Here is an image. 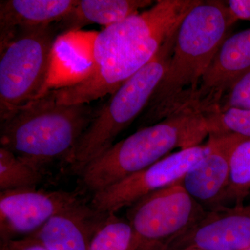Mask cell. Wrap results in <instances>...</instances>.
Returning a JSON list of instances; mask_svg holds the SVG:
<instances>
[{"mask_svg": "<svg viewBox=\"0 0 250 250\" xmlns=\"http://www.w3.org/2000/svg\"><path fill=\"white\" fill-rule=\"evenodd\" d=\"M236 21L223 1H200L188 13L176 31L167 70L140 119L139 128L182 114Z\"/></svg>", "mask_w": 250, "mask_h": 250, "instance_id": "cell-1", "label": "cell"}, {"mask_svg": "<svg viewBox=\"0 0 250 250\" xmlns=\"http://www.w3.org/2000/svg\"><path fill=\"white\" fill-rule=\"evenodd\" d=\"M96 111L90 104H59L49 90L1 122V147L45 173L54 161L66 164Z\"/></svg>", "mask_w": 250, "mask_h": 250, "instance_id": "cell-2", "label": "cell"}, {"mask_svg": "<svg viewBox=\"0 0 250 250\" xmlns=\"http://www.w3.org/2000/svg\"><path fill=\"white\" fill-rule=\"evenodd\" d=\"M209 136L207 118L187 113L141 128L90 161L80 177L94 194L147 168L174 149L200 146Z\"/></svg>", "mask_w": 250, "mask_h": 250, "instance_id": "cell-3", "label": "cell"}, {"mask_svg": "<svg viewBox=\"0 0 250 250\" xmlns=\"http://www.w3.org/2000/svg\"><path fill=\"white\" fill-rule=\"evenodd\" d=\"M175 33L147 65L128 79L98 110L66 164L80 175L85 166L114 144L118 135L145 111L167 70Z\"/></svg>", "mask_w": 250, "mask_h": 250, "instance_id": "cell-4", "label": "cell"}, {"mask_svg": "<svg viewBox=\"0 0 250 250\" xmlns=\"http://www.w3.org/2000/svg\"><path fill=\"white\" fill-rule=\"evenodd\" d=\"M57 24L21 28L0 49V121L49 91Z\"/></svg>", "mask_w": 250, "mask_h": 250, "instance_id": "cell-5", "label": "cell"}, {"mask_svg": "<svg viewBox=\"0 0 250 250\" xmlns=\"http://www.w3.org/2000/svg\"><path fill=\"white\" fill-rule=\"evenodd\" d=\"M207 212L179 182L130 206L126 219L137 236L138 250H166Z\"/></svg>", "mask_w": 250, "mask_h": 250, "instance_id": "cell-6", "label": "cell"}, {"mask_svg": "<svg viewBox=\"0 0 250 250\" xmlns=\"http://www.w3.org/2000/svg\"><path fill=\"white\" fill-rule=\"evenodd\" d=\"M200 0H159L149 9L95 33L90 41L88 69H93L113 56L161 33L178 28L188 13Z\"/></svg>", "mask_w": 250, "mask_h": 250, "instance_id": "cell-7", "label": "cell"}, {"mask_svg": "<svg viewBox=\"0 0 250 250\" xmlns=\"http://www.w3.org/2000/svg\"><path fill=\"white\" fill-rule=\"evenodd\" d=\"M208 143L181 149L147 168L93 194L90 205L103 213H116L141 198L180 182L208 154Z\"/></svg>", "mask_w": 250, "mask_h": 250, "instance_id": "cell-8", "label": "cell"}, {"mask_svg": "<svg viewBox=\"0 0 250 250\" xmlns=\"http://www.w3.org/2000/svg\"><path fill=\"white\" fill-rule=\"evenodd\" d=\"M83 201L76 192L33 188L0 191L1 242L31 236L52 216Z\"/></svg>", "mask_w": 250, "mask_h": 250, "instance_id": "cell-9", "label": "cell"}, {"mask_svg": "<svg viewBox=\"0 0 250 250\" xmlns=\"http://www.w3.org/2000/svg\"><path fill=\"white\" fill-rule=\"evenodd\" d=\"M250 70V29L228 36L190 97L184 112L205 116L216 113L229 90Z\"/></svg>", "mask_w": 250, "mask_h": 250, "instance_id": "cell-10", "label": "cell"}, {"mask_svg": "<svg viewBox=\"0 0 250 250\" xmlns=\"http://www.w3.org/2000/svg\"><path fill=\"white\" fill-rule=\"evenodd\" d=\"M250 246V204L207 212L166 250H243Z\"/></svg>", "mask_w": 250, "mask_h": 250, "instance_id": "cell-11", "label": "cell"}, {"mask_svg": "<svg viewBox=\"0 0 250 250\" xmlns=\"http://www.w3.org/2000/svg\"><path fill=\"white\" fill-rule=\"evenodd\" d=\"M243 138L233 134H210L208 154L180 181L184 188L207 211L226 205L229 179V159L233 147Z\"/></svg>", "mask_w": 250, "mask_h": 250, "instance_id": "cell-12", "label": "cell"}, {"mask_svg": "<svg viewBox=\"0 0 250 250\" xmlns=\"http://www.w3.org/2000/svg\"><path fill=\"white\" fill-rule=\"evenodd\" d=\"M108 214L82 201L54 215L28 237L49 250H88Z\"/></svg>", "mask_w": 250, "mask_h": 250, "instance_id": "cell-13", "label": "cell"}, {"mask_svg": "<svg viewBox=\"0 0 250 250\" xmlns=\"http://www.w3.org/2000/svg\"><path fill=\"white\" fill-rule=\"evenodd\" d=\"M78 0H4L0 1V49L21 28L60 22Z\"/></svg>", "mask_w": 250, "mask_h": 250, "instance_id": "cell-14", "label": "cell"}, {"mask_svg": "<svg viewBox=\"0 0 250 250\" xmlns=\"http://www.w3.org/2000/svg\"><path fill=\"white\" fill-rule=\"evenodd\" d=\"M153 4L150 0H78L66 17L57 23L59 32H76L89 24L105 28L139 14Z\"/></svg>", "mask_w": 250, "mask_h": 250, "instance_id": "cell-15", "label": "cell"}, {"mask_svg": "<svg viewBox=\"0 0 250 250\" xmlns=\"http://www.w3.org/2000/svg\"><path fill=\"white\" fill-rule=\"evenodd\" d=\"M139 241L127 219L116 213L107 217L95 233L88 250H138Z\"/></svg>", "mask_w": 250, "mask_h": 250, "instance_id": "cell-16", "label": "cell"}, {"mask_svg": "<svg viewBox=\"0 0 250 250\" xmlns=\"http://www.w3.org/2000/svg\"><path fill=\"white\" fill-rule=\"evenodd\" d=\"M43 177L42 171L0 147V191L36 188Z\"/></svg>", "mask_w": 250, "mask_h": 250, "instance_id": "cell-17", "label": "cell"}, {"mask_svg": "<svg viewBox=\"0 0 250 250\" xmlns=\"http://www.w3.org/2000/svg\"><path fill=\"white\" fill-rule=\"evenodd\" d=\"M250 192V139L243 138L229 159V179L225 202L242 205Z\"/></svg>", "mask_w": 250, "mask_h": 250, "instance_id": "cell-18", "label": "cell"}, {"mask_svg": "<svg viewBox=\"0 0 250 250\" xmlns=\"http://www.w3.org/2000/svg\"><path fill=\"white\" fill-rule=\"evenodd\" d=\"M205 117L209 135L233 134L250 139V109L230 108Z\"/></svg>", "mask_w": 250, "mask_h": 250, "instance_id": "cell-19", "label": "cell"}, {"mask_svg": "<svg viewBox=\"0 0 250 250\" xmlns=\"http://www.w3.org/2000/svg\"><path fill=\"white\" fill-rule=\"evenodd\" d=\"M230 108L250 109V70L228 90L222 100L219 111Z\"/></svg>", "mask_w": 250, "mask_h": 250, "instance_id": "cell-20", "label": "cell"}, {"mask_svg": "<svg viewBox=\"0 0 250 250\" xmlns=\"http://www.w3.org/2000/svg\"><path fill=\"white\" fill-rule=\"evenodd\" d=\"M1 250H49L35 240L25 237L20 239L1 242Z\"/></svg>", "mask_w": 250, "mask_h": 250, "instance_id": "cell-21", "label": "cell"}, {"mask_svg": "<svg viewBox=\"0 0 250 250\" xmlns=\"http://www.w3.org/2000/svg\"><path fill=\"white\" fill-rule=\"evenodd\" d=\"M228 5L233 17L250 22V0H229Z\"/></svg>", "mask_w": 250, "mask_h": 250, "instance_id": "cell-22", "label": "cell"}, {"mask_svg": "<svg viewBox=\"0 0 250 250\" xmlns=\"http://www.w3.org/2000/svg\"><path fill=\"white\" fill-rule=\"evenodd\" d=\"M243 250H250V246L248 247V248H246V249Z\"/></svg>", "mask_w": 250, "mask_h": 250, "instance_id": "cell-23", "label": "cell"}, {"mask_svg": "<svg viewBox=\"0 0 250 250\" xmlns=\"http://www.w3.org/2000/svg\"><path fill=\"white\" fill-rule=\"evenodd\" d=\"M200 250L189 249V250Z\"/></svg>", "mask_w": 250, "mask_h": 250, "instance_id": "cell-24", "label": "cell"}]
</instances>
